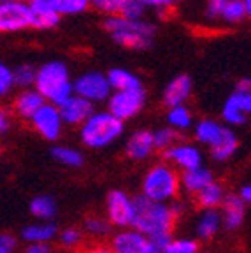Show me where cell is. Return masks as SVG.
I'll return each instance as SVG.
<instances>
[{"label":"cell","mask_w":251,"mask_h":253,"mask_svg":"<svg viewBox=\"0 0 251 253\" xmlns=\"http://www.w3.org/2000/svg\"><path fill=\"white\" fill-rule=\"evenodd\" d=\"M133 202V218L132 225L135 230L142 232L144 236H160V234H170L174 227L176 210H170L165 202L151 201L146 195H137L132 199Z\"/></svg>","instance_id":"6da1fadb"},{"label":"cell","mask_w":251,"mask_h":253,"mask_svg":"<svg viewBox=\"0 0 251 253\" xmlns=\"http://www.w3.org/2000/svg\"><path fill=\"white\" fill-rule=\"evenodd\" d=\"M104 28L118 46L133 51H142L153 46L157 27L146 20H130L122 14H111L104 21Z\"/></svg>","instance_id":"7a4b0ae2"},{"label":"cell","mask_w":251,"mask_h":253,"mask_svg":"<svg viewBox=\"0 0 251 253\" xmlns=\"http://www.w3.org/2000/svg\"><path fill=\"white\" fill-rule=\"evenodd\" d=\"M34 86L44 99L55 104L56 107L74 93L71 72L62 60H49L42 63L36 72Z\"/></svg>","instance_id":"3957f363"},{"label":"cell","mask_w":251,"mask_h":253,"mask_svg":"<svg viewBox=\"0 0 251 253\" xmlns=\"http://www.w3.org/2000/svg\"><path fill=\"white\" fill-rule=\"evenodd\" d=\"M125 130V125L120 118L111 115L109 111H98L91 113L84 122L81 123V141L88 148H106L114 142Z\"/></svg>","instance_id":"277c9868"},{"label":"cell","mask_w":251,"mask_h":253,"mask_svg":"<svg viewBox=\"0 0 251 253\" xmlns=\"http://www.w3.org/2000/svg\"><path fill=\"white\" fill-rule=\"evenodd\" d=\"M177 192H179V176L172 167L165 164L153 166L142 179V195L151 201H170L176 197Z\"/></svg>","instance_id":"5b68a950"},{"label":"cell","mask_w":251,"mask_h":253,"mask_svg":"<svg viewBox=\"0 0 251 253\" xmlns=\"http://www.w3.org/2000/svg\"><path fill=\"white\" fill-rule=\"evenodd\" d=\"M109 100V113L120 118L122 122L133 118L135 115L141 113V109L146 104V91L142 88L135 90H114L107 97Z\"/></svg>","instance_id":"8992f818"},{"label":"cell","mask_w":251,"mask_h":253,"mask_svg":"<svg viewBox=\"0 0 251 253\" xmlns=\"http://www.w3.org/2000/svg\"><path fill=\"white\" fill-rule=\"evenodd\" d=\"M76 95H81L91 104L95 102H104L111 95V84L107 81V76L102 72L91 71L81 74L74 83H72Z\"/></svg>","instance_id":"52a82bcc"},{"label":"cell","mask_w":251,"mask_h":253,"mask_svg":"<svg viewBox=\"0 0 251 253\" xmlns=\"http://www.w3.org/2000/svg\"><path fill=\"white\" fill-rule=\"evenodd\" d=\"M32 27V9L27 2H0V34H12Z\"/></svg>","instance_id":"ba28073f"},{"label":"cell","mask_w":251,"mask_h":253,"mask_svg":"<svg viewBox=\"0 0 251 253\" xmlns=\"http://www.w3.org/2000/svg\"><path fill=\"white\" fill-rule=\"evenodd\" d=\"M32 125L47 141H56L62 134L63 120L55 104L44 102L32 116Z\"/></svg>","instance_id":"9c48e42d"},{"label":"cell","mask_w":251,"mask_h":253,"mask_svg":"<svg viewBox=\"0 0 251 253\" xmlns=\"http://www.w3.org/2000/svg\"><path fill=\"white\" fill-rule=\"evenodd\" d=\"M251 111V91L234 90L225 100L221 116L228 125H243L246 123L248 115Z\"/></svg>","instance_id":"30bf717a"},{"label":"cell","mask_w":251,"mask_h":253,"mask_svg":"<svg viewBox=\"0 0 251 253\" xmlns=\"http://www.w3.org/2000/svg\"><path fill=\"white\" fill-rule=\"evenodd\" d=\"M107 214L113 225L130 227L133 218V202L125 192L113 190L107 195Z\"/></svg>","instance_id":"8fae6325"},{"label":"cell","mask_w":251,"mask_h":253,"mask_svg":"<svg viewBox=\"0 0 251 253\" xmlns=\"http://www.w3.org/2000/svg\"><path fill=\"white\" fill-rule=\"evenodd\" d=\"M60 116L67 125H81L93 113V104L81 95L72 93L63 104L58 106Z\"/></svg>","instance_id":"7c38bea8"},{"label":"cell","mask_w":251,"mask_h":253,"mask_svg":"<svg viewBox=\"0 0 251 253\" xmlns=\"http://www.w3.org/2000/svg\"><path fill=\"white\" fill-rule=\"evenodd\" d=\"M192 78L188 74H179L170 79L164 90V104L167 107L185 104L192 95Z\"/></svg>","instance_id":"4fadbf2b"},{"label":"cell","mask_w":251,"mask_h":253,"mask_svg":"<svg viewBox=\"0 0 251 253\" xmlns=\"http://www.w3.org/2000/svg\"><path fill=\"white\" fill-rule=\"evenodd\" d=\"M113 253H146L148 236L139 230H123L113 239Z\"/></svg>","instance_id":"5bb4252c"},{"label":"cell","mask_w":251,"mask_h":253,"mask_svg":"<svg viewBox=\"0 0 251 253\" xmlns=\"http://www.w3.org/2000/svg\"><path fill=\"white\" fill-rule=\"evenodd\" d=\"M164 155L165 158L172 160L183 170L197 169V167L202 166V153L195 146H190V144H179V146L172 144L170 148L164 150Z\"/></svg>","instance_id":"9a60e30c"},{"label":"cell","mask_w":251,"mask_h":253,"mask_svg":"<svg viewBox=\"0 0 251 253\" xmlns=\"http://www.w3.org/2000/svg\"><path fill=\"white\" fill-rule=\"evenodd\" d=\"M223 211H221V223L225 229L236 230L243 225L246 216V202L239 195H228L223 199Z\"/></svg>","instance_id":"2e32d148"},{"label":"cell","mask_w":251,"mask_h":253,"mask_svg":"<svg viewBox=\"0 0 251 253\" xmlns=\"http://www.w3.org/2000/svg\"><path fill=\"white\" fill-rule=\"evenodd\" d=\"M155 144H153V134L149 130H137L130 135V139L126 141V157L130 160H144L149 155L153 153Z\"/></svg>","instance_id":"e0dca14e"},{"label":"cell","mask_w":251,"mask_h":253,"mask_svg":"<svg viewBox=\"0 0 251 253\" xmlns=\"http://www.w3.org/2000/svg\"><path fill=\"white\" fill-rule=\"evenodd\" d=\"M46 102L42 95L37 90H23L14 100V109L16 113L25 120H30L37 109Z\"/></svg>","instance_id":"ac0fdd59"},{"label":"cell","mask_w":251,"mask_h":253,"mask_svg":"<svg viewBox=\"0 0 251 253\" xmlns=\"http://www.w3.org/2000/svg\"><path fill=\"white\" fill-rule=\"evenodd\" d=\"M185 186V190L188 194H197L200 190L204 188L206 185H209L211 181H214V176L209 169L206 167H197V169H190V170H185L183 174V178L179 179Z\"/></svg>","instance_id":"d6986e66"},{"label":"cell","mask_w":251,"mask_h":253,"mask_svg":"<svg viewBox=\"0 0 251 253\" xmlns=\"http://www.w3.org/2000/svg\"><path fill=\"white\" fill-rule=\"evenodd\" d=\"M106 76L111 84V90H135V88H142L141 79L133 72H130L128 69H111Z\"/></svg>","instance_id":"ffe728a7"},{"label":"cell","mask_w":251,"mask_h":253,"mask_svg":"<svg viewBox=\"0 0 251 253\" xmlns=\"http://www.w3.org/2000/svg\"><path fill=\"white\" fill-rule=\"evenodd\" d=\"M237 148H239V139H237V135L234 134L228 126H225L220 141L216 142L214 146H211V155L214 160H220L221 162V160L230 158L232 155L237 151Z\"/></svg>","instance_id":"44dd1931"},{"label":"cell","mask_w":251,"mask_h":253,"mask_svg":"<svg viewBox=\"0 0 251 253\" xmlns=\"http://www.w3.org/2000/svg\"><path fill=\"white\" fill-rule=\"evenodd\" d=\"M220 225H221V214L216 211V208L212 210H206L200 216L199 223H197V236L200 239H212V237L218 234L220 230Z\"/></svg>","instance_id":"7402d4cb"},{"label":"cell","mask_w":251,"mask_h":253,"mask_svg":"<svg viewBox=\"0 0 251 253\" xmlns=\"http://www.w3.org/2000/svg\"><path fill=\"white\" fill-rule=\"evenodd\" d=\"M223 125L212 120H200L195 125V137L202 144H208L209 148L214 146L216 142L220 141L221 134H223Z\"/></svg>","instance_id":"603a6c76"},{"label":"cell","mask_w":251,"mask_h":253,"mask_svg":"<svg viewBox=\"0 0 251 253\" xmlns=\"http://www.w3.org/2000/svg\"><path fill=\"white\" fill-rule=\"evenodd\" d=\"M58 227L55 223H36V225H27L21 229V237L28 243H47L56 236Z\"/></svg>","instance_id":"cb8c5ba5"},{"label":"cell","mask_w":251,"mask_h":253,"mask_svg":"<svg viewBox=\"0 0 251 253\" xmlns=\"http://www.w3.org/2000/svg\"><path fill=\"white\" fill-rule=\"evenodd\" d=\"M197 204L204 210H212V208H218V206L223 202L225 199V190L220 183L211 181L209 185H206L204 188L197 192Z\"/></svg>","instance_id":"d4e9b609"},{"label":"cell","mask_w":251,"mask_h":253,"mask_svg":"<svg viewBox=\"0 0 251 253\" xmlns=\"http://www.w3.org/2000/svg\"><path fill=\"white\" fill-rule=\"evenodd\" d=\"M250 18L244 0H227L220 5V20L227 23H239Z\"/></svg>","instance_id":"484cf974"},{"label":"cell","mask_w":251,"mask_h":253,"mask_svg":"<svg viewBox=\"0 0 251 253\" xmlns=\"http://www.w3.org/2000/svg\"><path fill=\"white\" fill-rule=\"evenodd\" d=\"M30 213L39 220H51L56 214V202L49 195H39L32 199L30 202Z\"/></svg>","instance_id":"4316f807"},{"label":"cell","mask_w":251,"mask_h":253,"mask_svg":"<svg viewBox=\"0 0 251 253\" xmlns=\"http://www.w3.org/2000/svg\"><path fill=\"white\" fill-rule=\"evenodd\" d=\"M51 155L56 162L63 164L67 167H81L84 164V157L81 155V151L74 150V148L55 146L51 150Z\"/></svg>","instance_id":"83f0119b"},{"label":"cell","mask_w":251,"mask_h":253,"mask_svg":"<svg viewBox=\"0 0 251 253\" xmlns=\"http://www.w3.org/2000/svg\"><path fill=\"white\" fill-rule=\"evenodd\" d=\"M170 126L172 128H190L192 126V111L185 106V104H179V106L169 107V115H167Z\"/></svg>","instance_id":"f1b7e54d"},{"label":"cell","mask_w":251,"mask_h":253,"mask_svg":"<svg viewBox=\"0 0 251 253\" xmlns=\"http://www.w3.org/2000/svg\"><path fill=\"white\" fill-rule=\"evenodd\" d=\"M36 72L37 69L30 63H21L16 69H12V76H14V86L21 88H30L36 81Z\"/></svg>","instance_id":"f546056e"},{"label":"cell","mask_w":251,"mask_h":253,"mask_svg":"<svg viewBox=\"0 0 251 253\" xmlns=\"http://www.w3.org/2000/svg\"><path fill=\"white\" fill-rule=\"evenodd\" d=\"M60 12H32V28L36 30H51L60 23Z\"/></svg>","instance_id":"4dcf8cb0"},{"label":"cell","mask_w":251,"mask_h":253,"mask_svg":"<svg viewBox=\"0 0 251 253\" xmlns=\"http://www.w3.org/2000/svg\"><path fill=\"white\" fill-rule=\"evenodd\" d=\"M177 134L174 128H160L153 134V144L157 150H167L176 142Z\"/></svg>","instance_id":"1f68e13d"},{"label":"cell","mask_w":251,"mask_h":253,"mask_svg":"<svg viewBox=\"0 0 251 253\" xmlns=\"http://www.w3.org/2000/svg\"><path fill=\"white\" fill-rule=\"evenodd\" d=\"M90 7V0H58L60 14H79Z\"/></svg>","instance_id":"d6a6232c"},{"label":"cell","mask_w":251,"mask_h":253,"mask_svg":"<svg viewBox=\"0 0 251 253\" xmlns=\"http://www.w3.org/2000/svg\"><path fill=\"white\" fill-rule=\"evenodd\" d=\"M144 12L146 5L142 4V0H126L118 14H122L123 18H130V20H141Z\"/></svg>","instance_id":"836d02e7"},{"label":"cell","mask_w":251,"mask_h":253,"mask_svg":"<svg viewBox=\"0 0 251 253\" xmlns=\"http://www.w3.org/2000/svg\"><path fill=\"white\" fill-rule=\"evenodd\" d=\"M165 253H200V248L192 239H170Z\"/></svg>","instance_id":"e575fe53"},{"label":"cell","mask_w":251,"mask_h":253,"mask_svg":"<svg viewBox=\"0 0 251 253\" xmlns=\"http://www.w3.org/2000/svg\"><path fill=\"white\" fill-rule=\"evenodd\" d=\"M126 0H90V5H93L97 11L104 12V14H118L122 7L125 5Z\"/></svg>","instance_id":"d590c367"},{"label":"cell","mask_w":251,"mask_h":253,"mask_svg":"<svg viewBox=\"0 0 251 253\" xmlns=\"http://www.w3.org/2000/svg\"><path fill=\"white\" fill-rule=\"evenodd\" d=\"M12 88H14V76H12V69L0 60V97L7 95Z\"/></svg>","instance_id":"8d00e7d4"},{"label":"cell","mask_w":251,"mask_h":253,"mask_svg":"<svg viewBox=\"0 0 251 253\" xmlns=\"http://www.w3.org/2000/svg\"><path fill=\"white\" fill-rule=\"evenodd\" d=\"M172 236L170 234H160V236L148 237V252L146 253H165Z\"/></svg>","instance_id":"74e56055"},{"label":"cell","mask_w":251,"mask_h":253,"mask_svg":"<svg viewBox=\"0 0 251 253\" xmlns=\"http://www.w3.org/2000/svg\"><path fill=\"white\" fill-rule=\"evenodd\" d=\"M84 229L90 234H95V236H102V234L109 232V223H106L100 218H88L84 221Z\"/></svg>","instance_id":"f35d334b"},{"label":"cell","mask_w":251,"mask_h":253,"mask_svg":"<svg viewBox=\"0 0 251 253\" xmlns=\"http://www.w3.org/2000/svg\"><path fill=\"white\" fill-rule=\"evenodd\" d=\"M60 241L63 246H76L81 243V232L78 229H65L60 234Z\"/></svg>","instance_id":"ab89813d"},{"label":"cell","mask_w":251,"mask_h":253,"mask_svg":"<svg viewBox=\"0 0 251 253\" xmlns=\"http://www.w3.org/2000/svg\"><path fill=\"white\" fill-rule=\"evenodd\" d=\"M181 0H142V4L146 7H155V9H167L172 5L179 4Z\"/></svg>","instance_id":"60d3db41"},{"label":"cell","mask_w":251,"mask_h":253,"mask_svg":"<svg viewBox=\"0 0 251 253\" xmlns=\"http://www.w3.org/2000/svg\"><path fill=\"white\" fill-rule=\"evenodd\" d=\"M16 248V237L12 234H0V250H7V252H12Z\"/></svg>","instance_id":"b9f144b4"},{"label":"cell","mask_w":251,"mask_h":253,"mask_svg":"<svg viewBox=\"0 0 251 253\" xmlns=\"http://www.w3.org/2000/svg\"><path fill=\"white\" fill-rule=\"evenodd\" d=\"M25 253H51V248L47 243H30Z\"/></svg>","instance_id":"7bdbcfd3"},{"label":"cell","mask_w":251,"mask_h":253,"mask_svg":"<svg viewBox=\"0 0 251 253\" xmlns=\"http://www.w3.org/2000/svg\"><path fill=\"white\" fill-rule=\"evenodd\" d=\"M11 126V116L7 111L0 109V135H4Z\"/></svg>","instance_id":"ee69618b"},{"label":"cell","mask_w":251,"mask_h":253,"mask_svg":"<svg viewBox=\"0 0 251 253\" xmlns=\"http://www.w3.org/2000/svg\"><path fill=\"white\" fill-rule=\"evenodd\" d=\"M236 90H243V91H251V79H250V78H244V79H241L239 83H237Z\"/></svg>","instance_id":"f6af8a7d"},{"label":"cell","mask_w":251,"mask_h":253,"mask_svg":"<svg viewBox=\"0 0 251 253\" xmlns=\"http://www.w3.org/2000/svg\"><path fill=\"white\" fill-rule=\"evenodd\" d=\"M239 197L243 199L244 202H250L251 201V186L250 185H244L243 188H241V194H239Z\"/></svg>","instance_id":"bcb514c9"},{"label":"cell","mask_w":251,"mask_h":253,"mask_svg":"<svg viewBox=\"0 0 251 253\" xmlns=\"http://www.w3.org/2000/svg\"><path fill=\"white\" fill-rule=\"evenodd\" d=\"M93 253H113V252H109V250H104V248H100V250H95Z\"/></svg>","instance_id":"7dc6e473"},{"label":"cell","mask_w":251,"mask_h":253,"mask_svg":"<svg viewBox=\"0 0 251 253\" xmlns=\"http://www.w3.org/2000/svg\"><path fill=\"white\" fill-rule=\"evenodd\" d=\"M0 2H14V0H0ZM16 2H30V0H16Z\"/></svg>","instance_id":"c3c4849f"},{"label":"cell","mask_w":251,"mask_h":253,"mask_svg":"<svg viewBox=\"0 0 251 253\" xmlns=\"http://www.w3.org/2000/svg\"><path fill=\"white\" fill-rule=\"evenodd\" d=\"M209 2H214V4H223V2H227V0H209Z\"/></svg>","instance_id":"681fc988"},{"label":"cell","mask_w":251,"mask_h":253,"mask_svg":"<svg viewBox=\"0 0 251 253\" xmlns=\"http://www.w3.org/2000/svg\"><path fill=\"white\" fill-rule=\"evenodd\" d=\"M0 253H12V252H7V250H0Z\"/></svg>","instance_id":"f907efd6"}]
</instances>
